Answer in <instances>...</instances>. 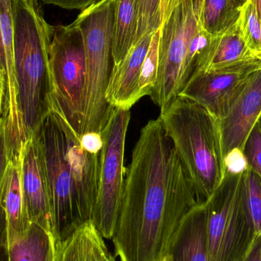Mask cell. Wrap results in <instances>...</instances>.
<instances>
[{"label":"cell","instance_id":"1","mask_svg":"<svg viewBox=\"0 0 261 261\" xmlns=\"http://www.w3.org/2000/svg\"><path fill=\"white\" fill-rule=\"evenodd\" d=\"M202 203L159 118L132 152L113 239L121 261H161L187 213Z\"/></svg>","mask_w":261,"mask_h":261},{"label":"cell","instance_id":"2","mask_svg":"<svg viewBox=\"0 0 261 261\" xmlns=\"http://www.w3.org/2000/svg\"><path fill=\"white\" fill-rule=\"evenodd\" d=\"M38 0H12L17 107L24 144L36 135L53 104L49 50L53 26Z\"/></svg>","mask_w":261,"mask_h":261},{"label":"cell","instance_id":"3","mask_svg":"<svg viewBox=\"0 0 261 261\" xmlns=\"http://www.w3.org/2000/svg\"><path fill=\"white\" fill-rule=\"evenodd\" d=\"M159 119L199 200L205 202L225 174L218 119L199 104L181 96L161 111Z\"/></svg>","mask_w":261,"mask_h":261},{"label":"cell","instance_id":"4","mask_svg":"<svg viewBox=\"0 0 261 261\" xmlns=\"http://www.w3.org/2000/svg\"><path fill=\"white\" fill-rule=\"evenodd\" d=\"M114 10L115 0H101L82 11L74 21L84 40L87 68L83 135L102 132L115 109L106 99L113 68Z\"/></svg>","mask_w":261,"mask_h":261},{"label":"cell","instance_id":"5","mask_svg":"<svg viewBox=\"0 0 261 261\" xmlns=\"http://www.w3.org/2000/svg\"><path fill=\"white\" fill-rule=\"evenodd\" d=\"M243 171L225 170L205 202L210 261H243L255 240L257 229L242 190Z\"/></svg>","mask_w":261,"mask_h":261},{"label":"cell","instance_id":"6","mask_svg":"<svg viewBox=\"0 0 261 261\" xmlns=\"http://www.w3.org/2000/svg\"><path fill=\"white\" fill-rule=\"evenodd\" d=\"M44 156L55 242L68 239L84 225L67 153L64 119L55 109L38 132Z\"/></svg>","mask_w":261,"mask_h":261},{"label":"cell","instance_id":"7","mask_svg":"<svg viewBox=\"0 0 261 261\" xmlns=\"http://www.w3.org/2000/svg\"><path fill=\"white\" fill-rule=\"evenodd\" d=\"M49 64L52 108L81 137L85 119L87 68L84 40L74 21L68 25L53 26Z\"/></svg>","mask_w":261,"mask_h":261},{"label":"cell","instance_id":"8","mask_svg":"<svg viewBox=\"0 0 261 261\" xmlns=\"http://www.w3.org/2000/svg\"><path fill=\"white\" fill-rule=\"evenodd\" d=\"M200 0L181 3L160 29L158 77L152 101L165 110L189 81L188 57L193 35L200 26Z\"/></svg>","mask_w":261,"mask_h":261},{"label":"cell","instance_id":"9","mask_svg":"<svg viewBox=\"0 0 261 261\" xmlns=\"http://www.w3.org/2000/svg\"><path fill=\"white\" fill-rule=\"evenodd\" d=\"M130 110L115 108L101 132L103 141L100 156L99 190L92 222L102 238L114 233L125 186V138Z\"/></svg>","mask_w":261,"mask_h":261},{"label":"cell","instance_id":"10","mask_svg":"<svg viewBox=\"0 0 261 261\" xmlns=\"http://www.w3.org/2000/svg\"><path fill=\"white\" fill-rule=\"evenodd\" d=\"M261 67L256 59L228 68L213 71H196L178 96L199 104L220 120L248 82L250 75Z\"/></svg>","mask_w":261,"mask_h":261},{"label":"cell","instance_id":"11","mask_svg":"<svg viewBox=\"0 0 261 261\" xmlns=\"http://www.w3.org/2000/svg\"><path fill=\"white\" fill-rule=\"evenodd\" d=\"M261 116V67L253 72L225 117L219 122L224 164L228 155L242 152Z\"/></svg>","mask_w":261,"mask_h":261},{"label":"cell","instance_id":"12","mask_svg":"<svg viewBox=\"0 0 261 261\" xmlns=\"http://www.w3.org/2000/svg\"><path fill=\"white\" fill-rule=\"evenodd\" d=\"M20 161L21 190L29 221L51 232L48 189L38 134L23 144Z\"/></svg>","mask_w":261,"mask_h":261},{"label":"cell","instance_id":"13","mask_svg":"<svg viewBox=\"0 0 261 261\" xmlns=\"http://www.w3.org/2000/svg\"><path fill=\"white\" fill-rule=\"evenodd\" d=\"M64 128L67 158L74 182L80 214L83 223L86 224L92 221L97 199L101 153L86 150L81 144V136L65 119Z\"/></svg>","mask_w":261,"mask_h":261},{"label":"cell","instance_id":"14","mask_svg":"<svg viewBox=\"0 0 261 261\" xmlns=\"http://www.w3.org/2000/svg\"><path fill=\"white\" fill-rule=\"evenodd\" d=\"M153 35L140 40L125 59L113 67L106 93V99L113 108L130 110L139 100L138 81Z\"/></svg>","mask_w":261,"mask_h":261},{"label":"cell","instance_id":"15","mask_svg":"<svg viewBox=\"0 0 261 261\" xmlns=\"http://www.w3.org/2000/svg\"><path fill=\"white\" fill-rule=\"evenodd\" d=\"M167 255L171 261H210L205 202L198 204L184 218Z\"/></svg>","mask_w":261,"mask_h":261},{"label":"cell","instance_id":"16","mask_svg":"<svg viewBox=\"0 0 261 261\" xmlns=\"http://www.w3.org/2000/svg\"><path fill=\"white\" fill-rule=\"evenodd\" d=\"M256 58L242 38L238 20L236 24L222 33L213 35L196 71L228 68Z\"/></svg>","mask_w":261,"mask_h":261},{"label":"cell","instance_id":"17","mask_svg":"<svg viewBox=\"0 0 261 261\" xmlns=\"http://www.w3.org/2000/svg\"><path fill=\"white\" fill-rule=\"evenodd\" d=\"M6 214L9 244L21 239L31 225L21 186L20 155L10 161L2 202Z\"/></svg>","mask_w":261,"mask_h":261},{"label":"cell","instance_id":"18","mask_svg":"<svg viewBox=\"0 0 261 261\" xmlns=\"http://www.w3.org/2000/svg\"><path fill=\"white\" fill-rule=\"evenodd\" d=\"M106 245L92 221L64 242H56V261H100Z\"/></svg>","mask_w":261,"mask_h":261},{"label":"cell","instance_id":"19","mask_svg":"<svg viewBox=\"0 0 261 261\" xmlns=\"http://www.w3.org/2000/svg\"><path fill=\"white\" fill-rule=\"evenodd\" d=\"M9 261H56V242L50 231L31 224L21 239L9 245Z\"/></svg>","mask_w":261,"mask_h":261},{"label":"cell","instance_id":"20","mask_svg":"<svg viewBox=\"0 0 261 261\" xmlns=\"http://www.w3.org/2000/svg\"><path fill=\"white\" fill-rule=\"evenodd\" d=\"M137 0H115L113 24V67L119 65L135 46Z\"/></svg>","mask_w":261,"mask_h":261},{"label":"cell","instance_id":"21","mask_svg":"<svg viewBox=\"0 0 261 261\" xmlns=\"http://www.w3.org/2000/svg\"><path fill=\"white\" fill-rule=\"evenodd\" d=\"M240 10L234 0H200L199 23L210 35H218L237 22Z\"/></svg>","mask_w":261,"mask_h":261},{"label":"cell","instance_id":"22","mask_svg":"<svg viewBox=\"0 0 261 261\" xmlns=\"http://www.w3.org/2000/svg\"><path fill=\"white\" fill-rule=\"evenodd\" d=\"M242 38L254 55L261 53V17L255 0H247L239 18Z\"/></svg>","mask_w":261,"mask_h":261},{"label":"cell","instance_id":"23","mask_svg":"<svg viewBox=\"0 0 261 261\" xmlns=\"http://www.w3.org/2000/svg\"><path fill=\"white\" fill-rule=\"evenodd\" d=\"M136 14L135 44L144 37L153 35L161 29V0H137Z\"/></svg>","mask_w":261,"mask_h":261},{"label":"cell","instance_id":"24","mask_svg":"<svg viewBox=\"0 0 261 261\" xmlns=\"http://www.w3.org/2000/svg\"><path fill=\"white\" fill-rule=\"evenodd\" d=\"M160 30L152 36L147 55L144 58L138 81V99L150 96L158 77V58H159Z\"/></svg>","mask_w":261,"mask_h":261},{"label":"cell","instance_id":"25","mask_svg":"<svg viewBox=\"0 0 261 261\" xmlns=\"http://www.w3.org/2000/svg\"><path fill=\"white\" fill-rule=\"evenodd\" d=\"M242 190L254 219L257 234L261 232V179L247 167L242 173Z\"/></svg>","mask_w":261,"mask_h":261},{"label":"cell","instance_id":"26","mask_svg":"<svg viewBox=\"0 0 261 261\" xmlns=\"http://www.w3.org/2000/svg\"><path fill=\"white\" fill-rule=\"evenodd\" d=\"M247 167L261 179V128L258 122L248 135L242 150Z\"/></svg>","mask_w":261,"mask_h":261},{"label":"cell","instance_id":"27","mask_svg":"<svg viewBox=\"0 0 261 261\" xmlns=\"http://www.w3.org/2000/svg\"><path fill=\"white\" fill-rule=\"evenodd\" d=\"M9 158L6 139V122L3 117L0 118V205L4 196L5 187L9 170Z\"/></svg>","mask_w":261,"mask_h":261},{"label":"cell","instance_id":"28","mask_svg":"<svg viewBox=\"0 0 261 261\" xmlns=\"http://www.w3.org/2000/svg\"><path fill=\"white\" fill-rule=\"evenodd\" d=\"M0 261H9L7 219L2 203L0 205Z\"/></svg>","mask_w":261,"mask_h":261},{"label":"cell","instance_id":"29","mask_svg":"<svg viewBox=\"0 0 261 261\" xmlns=\"http://www.w3.org/2000/svg\"><path fill=\"white\" fill-rule=\"evenodd\" d=\"M45 4L54 5L65 9L82 11L99 3L101 0H40Z\"/></svg>","mask_w":261,"mask_h":261},{"label":"cell","instance_id":"30","mask_svg":"<svg viewBox=\"0 0 261 261\" xmlns=\"http://www.w3.org/2000/svg\"><path fill=\"white\" fill-rule=\"evenodd\" d=\"M185 0H161V25L168 19L172 12Z\"/></svg>","mask_w":261,"mask_h":261},{"label":"cell","instance_id":"31","mask_svg":"<svg viewBox=\"0 0 261 261\" xmlns=\"http://www.w3.org/2000/svg\"><path fill=\"white\" fill-rule=\"evenodd\" d=\"M243 261H261V232L256 236L251 249Z\"/></svg>","mask_w":261,"mask_h":261},{"label":"cell","instance_id":"32","mask_svg":"<svg viewBox=\"0 0 261 261\" xmlns=\"http://www.w3.org/2000/svg\"><path fill=\"white\" fill-rule=\"evenodd\" d=\"M0 69L4 73L5 80H6V70H7V57H6V47H5L1 26H0Z\"/></svg>","mask_w":261,"mask_h":261},{"label":"cell","instance_id":"33","mask_svg":"<svg viewBox=\"0 0 261 261\" xmlns=\"http://www.w3.org/2000/svg\"><path fill=\"white\" fill-rule=\"evenodd\" d=\"M5 93H6V80H5L4 73L0 69V108L2 109H3Z\"/></svg>","mask_w":261,"mask_h":261},{"label":"cell","instance_id":"34","mask_svg":"<svg viewBox=\"0 0 261 261\" xmlns=\"http://www.w3.org/2000/svg\"><path fill=\"white\" fill-rule=\"evenodd\" d=\"M100 261H116L115 257L112 255L111 253L109 251L108 248L106 246L102 251V255H101Z\"/></svg>","mask_w":261,"mask_h":261},{"label":"cell","instance_id":"35","mask_svg":"<svg viewBox=\"0 0 261 261\" xmlns=\"http://www.w3.org/2000/svg\"><path fill=\"white\" fill-rule=\"evenodd\" d=\"M256 4H257V9H258L259 14L261 17V0H255Z\"/></svg>","mask_w":261,"mask_h":261},{"label":"cell","instance_id":"36","mask_svg":"<svg viewBox=\"0 0 261 261\" xmlns=\"http://www.w3.org/2000/svg\"><path fill=\"white\" fill-rule=\"evenodd\" d=\"M234 1H236V3H237L238 6H239V7H242V6H243L244 3H245L247 0H234Z\"/></svg>","mask_w":261,"mask_h":261},{"label":"cell","instance_id":"37","mask_svg":"<svg viewBox=\"0 0 261 261\" xmlns=\"http://www.w3.org/2000/svg\"><path fill=\"white\" fill-rule=\"evenodd\" d=\"M161 261H171V259H170V257L169 255L166 256L164 259H163Z\"/></svg>","mask_w":261,"mask_h":261},{"label":"cell","instance_id":"38","mask_svg":"<svg viewBox=\"0 0 261 261\" xmlns=\"http://www.w3.org/2000/svg\"><path fill=\"white\" fill-rule=\"evenodd\" d=\"M256 58H257V59L260 60L261 61V53L257 54V55H256Z\"/></svg>","mask_w":261,"mask_h":261},{"label":"cell","instance_id":"39","mask_svg":"<svg viewBox=\"0 0 261 261\" xmlns=\"http://www.w3.org/2000/svg\"><path fill=\"white\" fill-rule=\"evenodd\" d=\"M258 124H259V125H260V127L261 128V116H260V119H259V120H258Z\"/></svg>","mask_w":261,"mask_h":261},{"label":"cell","instance_id":"40","mask_svg":"<svg viewBox=\"0 0 261 261\" xmlns=\"http://www.w3.org/2000/svg\"><path fill=\"white\" fill-rule=\"evenodd\" d=\"M2 113H3V109L0 108V114H2Z\"/></svg>","mask_w":261,"mask_h":261}]
</instances>
